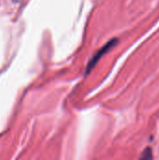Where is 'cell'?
Segmentation results:
<instances>
[{
	"label": "cell",
	"instance_id": "obj_1",
	"mask_svg": "<svg viewBox=\"0 0 159 160\" xmlns=\"http://www.w3.org/2000/svg\"><path fill=\"white\" fill-rule=\"evenodd\" d=\"M117 43V39L116 38H114V39H112L111 41H109L105 46H103L94 56H93V58H92V60L89 62V64H88V67H87V68H86V72L87 73H89L90 71H91V69L95 67V65L97 63V61L107 52H109L112 47H114L115 46V44Z\"/></svg>",
	"mask_w": 159,
	"mask_h": 160
},
{
	"label": "cell",
	"instance_id": "obj_2",
	"mask_svg": "<svg viewBox=\"0 0 159 160\" xmlns=\"http://www.w3.org/2000/svg\"><path fill=\"white\" fill-rule=\"evenodd\" d=\"M150 149L148 148V149H146L145 151H144V153L142 154V156L141 157V158H153V157H152V153H150Z\"/></svg>",
	"mask_w": 159,
	"mask_h": 160
}]
</instances>
